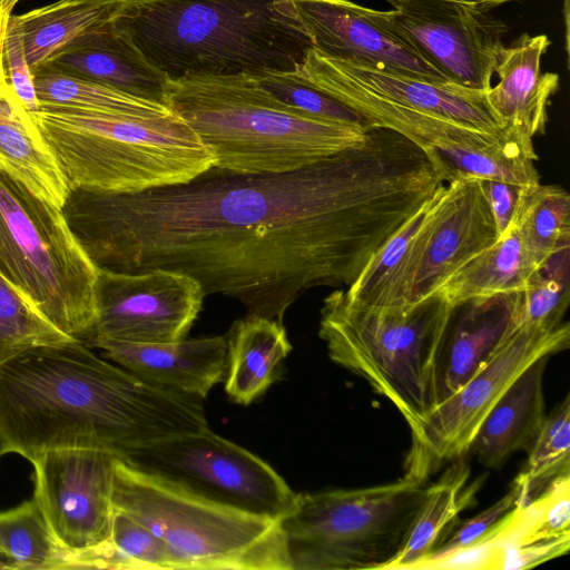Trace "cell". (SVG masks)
Masks as SVG:
<instances>
[{
  "label": "cell",
  "mask_w": 570,
  "mask_h": 570,
  "mask_svg": "<svg viewBox=\"0 0 570 570\" xmlns=\"http://www.w3.org/2000/svg\"><path fill=\"white\" fill-rule=\"evenodd\" d=\"M445 183L430 151L372 126L358 142L295 170L213 167L132 194L69 188L61 212L97 267L178 272L205 296L282 322L308 291L350 286Z\"/></svg>",
  "instance_id": "cell-1"
},
{
  "label": "cell",
  "mask_w": 570,
  "mask_h": 570,
  "mask_svg": "<svg viewBox=\"0 0 570 570\" xmlns=\"http://www.w3.org/2000/svg\"><path fill=\"white\" fill-rule=\"evenodd\" d=\"M208 426L199 399L153 385L81 340L40 345L0 367V448L31 461L50 449L118 456Z\"/></svg>",
  "instance_id": "cell-2"
},
{
  "label": "cell",
  "mask_w": 570,
  "mask_h": 570,
  "mask_svg": "<svg viewBox=\"0 0 570 570\" xmlns=\"http://www.w3.org/2000/svg\"><path fill=\"white\" fill-rule=\"evenodd\" d=\"M115 24L170 81L295 71L312 48L289 0H126Z\"/></svg>",
  "instance_id": "cell-3"
},
{
  "label": "cell",
  "mask_w": 570,
  "mask_h": 570,
  "mask_svg": "<svg viewBox=\"0 0 570 570\" xmlns=\"http://www.w3.org/2000/svg\"><path fill=\"white\" fill-rule=\"evenodd\" d=\"M166 105L212 150L215 168L236 174L302 168L358 142L370 128L305 115L245 75L170 81Z\"/></svg>",
  "instance_id": "cell-4"
},
{
  "label": "cell",
  "mask_w": 570,
  "mask_h": 570,
  "mask_svg": "<svg viewBox=\"0 0 570 570\" xmlns=\"http://www.w3.org/2000/svg\"><path fill=\"white\" fill-rule=\"evenodd\" d=\"M37 128L69 188L132 194L188 183L215 166L178 115L157 118L40 107Z\"/></svg>",
  "instance_id": "cell-5"
},
{
  "label": "cell",
  "mask_w": 570,
  "mask_h": 570,
  "mask_svg": "<svg viewBox=\"0 0 570 570\" xmlns=\"http://www.w3.org/2000/svg\"><path fill=\"white\" fill-rule=\"evenodd\" d=\"M453 308L438 295L407 306H370L333 291L318 335L330 358L391 401L411 433L436 407L434 363Z\"/></svg>",
  "instance_id": "cell-6"
},
{
  "label": "cell",
  "mask_w": 570,
  "mask_h": 570,
  "mask_svg": "<svg viewBox=\"0 0 570 570\" xmlns=\"http://www.w3.org/2000/svg\"><path fill=\"white\" fill-rule=\"evenodd\" d=\"M112 505L163 541L175 570H292L279 521L209 500L119 456Z\"/></svg>",
  "instance_id": "cell-7"
},
{
  "label": "cell",
  "mask_w": 570,
  "mask_h": 570,
  "mask_svg": "<svg viewBox=\"0 0 570 570\" xmlns=\"http://www.w3.org/2000/svg\"><path fill=\"white\" fill-rule=\"evenodd\" d=\"M424 481L296 493L281 521L292 570L387 569L422 508Z\"/></svg>",
  "instance_id": "cell-8"
},
{
  "label": "cell",
  "mask_w": 570,
  "mask_h": 570,
  "mask_svg": "<svg viewBox=\"0 0 570 570\" xmlns=\"http://www.w3.org/2000/svg\"><path fill=\"white\" fill-rule=\"evenodd\" d=\"M0 273L61 332L85 338L97 317V266L61 209L1 169Z\"/></svg>",
  "instance_id": "cell-9"
},
{
  "label": "cell",
  "mask_w": 570,
  "mask_h": 570,
  "mask_svg": "<svg viewBox=\"0 0 570 570\" xmlns=\"http://www.w3.org/2000/svg\"><path fill=\"white\" fill-rule=\"evenodd\" d=\"M119 458L209 500L277 521L294 507L296 493L272 465L209 425L128 450Z\"/></svg>",
  "instance_id": "cell-10"
},
{
  "label": "cell",
  "mask_w": 570,
  "mask_h": 570,
  "mask_svg": "<svg viewBox=\"0 0 570 570\" xmlns=\"http://www.w3.org/2000/svg\"><path fill=\"white\" fill-rule=\"evenodd\" d=\"M569 338L568 323L543 330L520 322L490 362L412 432L405 475L425 481L442 462L468 453L479 426L512 382L535 360L568 348Z\"/></svg>",
  "instance_id": "cell-11"
},
{
  "label": "cell",
  "mask_w": 570,
  "mask_h": 570,
  "mask_svg": "<svg viewBox=\"0 0 570 570\" xmlns=\"http://www.w3.org/2000/svg\"><path fill=\"white\" fill-rule=\"evenodd\" d=\"M498 237L479 179L461 177L446 183L429 204L379 307L423 302Z\"/></svg>",
  "instance_id": "cell-12"
},
{
  "label": "cell",
  "mask_w": 570,
  "mask_h": 570,
  "mask_svg": "<svg viewBox=\"0 0 570 570\" xmlns=\"http://www.w3.org/2000/svg\"><path fill=\"white\" fill-rule=\"evenodd\" d=\"M371 19L458 86L487 91L505 49L508 26L491 10L455 0H405Z\"/></svg>",
  "instance_id": "cell-13"
},
{
  "label": "cell",
  "mask_w": 570,
  "mask_h": 570,
  "mask_svg": "<svg viewBox=\"0 0 570 570\" xmlns=\"http://www.w3.org/2000/svg\"><path fill=\"white\" fill-rule=\"evenodd\" d=\"M295 72L355 112L381 107L429 114L489 134L505 130L487 100V91L353 65L313 48Z\"/></svg>",
  "instance_id": "cell-14"
},
{
  "label": "cell",
  "mask_w": 570,
  "mask_h": 570,
  "mask_svg": "<svg viewBox=\"0 0 570 570\" xmlns=\"http://www.w3.org/2000/svg\"><path fill=\"white\" fill-rule=\"evenodd\" d=\"M205 294L193 277L164 268L138 273L97 267V317L85 338L169 343L186 338Z\"/></svg>",
  "instance_id": "cell-15"
},
{
  "label": "cell",
  "mask_w": 570,
  "mask_h": 570,
  "mask_svg": "<svg viewBox=\"0 0 570 570\" xmlns=\"http://www.w3.org/2000/svg\"><path fill=\"white\" fill-rule=\"evenodd\" d=\"M114 452L92 448L47 450L33 465V499L61 544L87 550L111 531Z\"/></svg>",
  "instance_id": "cell-16"
},
{
  "label": "cell",
  "mask_w": 570,
  "mask_h": 570,
  "mask_svg": "<svg viewBox=\"0 0 570 570\" xmlns=\"http://www.w3.org/2000/svg\"><path fill=\"white\" fill-rule=\"evenodd\" d=\"M320 53L353 65L452 83L417 51L374 22L366 7L350 0H289Z\"/></svg>",
  "instance_id": "cell-17"
},
{
  "label": "cell",
  "mask_w": 570,
  "mask_h": 570,
  "mask_svg": "<svg viewBox=\"0 0 570 570\" xmlns=\"http://www.w3.org/2000/svg\"><path fill=\"white\" fill-rule=\"evenodd\" d=\"M519 323L518 293L453 308L435 356L436 406L490 362Z\"/></svg>",
  "instance_id": "cell-18"
},
{
  "label": "cell",
  "mask_w": 570,
  "mask_h": 570,
  "mask_svg": "<svg viewBox=\"0 0 570 570\" xmlns=\"http://www.w3.org/2000/svg\"><path fill=\"white\" fill-rule=\"evenodd\" d=\"M94 347L153 385L199 400L225 379L227 341L223 335L169 343L102 341Z\"/></svg>",
  "instance_id": "cell-19"
},
{
  "label": "cell",
  "mask_w": 570,
  "mask_h": 570,
  "mask_svg": "<svg viewBox=\"0 0 570 570\" xmlns=\"http://www.w3.org/2000/svg\"><path fill=\"white\" fill-rule=\"evenodd\" d=\"M551 45L546 35L522 33L505 46L494 72L499 82L487 90V100L503 128L528 146L544 132L550 98L559 76L541 72V58Z\"/></svg>",
  "instance_id": "cell-20"
},
{
  "label": "cell",
  "mask_w": 570,
  "mask_h": 570,
  "mask_svg": "<svg viewBox=\"0 0 570 570\" xmlns=\"http://www.w3.org/2000/svg\"><path fill=\"white\" fill-rule=\"evenodd\" d=\"M35 72L73 76L167 106L170 80L115 21L82 37Z\"/></svg>",
  "instance_id": "cell-21"
},
{
  "label": "cell",
  "mask_w": 570,
  "mask_h": 570,
  "mask_svg": "<svg viewBox=\"0 0 570 570\" xmlns=\"http://www.w3.org/2000/svg\"><path fill=\"white\" fill-rule=\"evenodd\" d=\"M549 356L531 363L505 390L479 426L468 452L499 469L517 451H529L546 420L543 375Z\"/></svg>",
  "instance_id": "cell-22"
},
{
  "label": "cell",
  "mask_w": 570,
  "mask_h": 570,
  "mask_svg": "<svg viewBox=\"0 0 570 570\" xmlns=\"http://www.w3.org/2000/svg\"><path fill=\"white\" fill-rule=\"evenodd\" d=\"M0 169L61 209L67 180L8 79L0 81Z\"/></svg>",
  "instance_id": "cell-23"
},
{
  "label": "cell",
  "mask_w": 570,
  "mask_h": 570,
  "mask_svg": "<svg viewBox=\"0 0 570 570\" xmlns=\"http://www.w3.org/2000/svg\"><path fill=\"white\" fill-rule=\"evenodd\" d=\"M226 341L224 390L235 403L248 405L278 379L292 344L282 322L248 314L233 323Z\"/></svg>",
  "instance_id": "cell-24"
},
{
  "label": "cell",
  "mask_w": 570,
  "mask_h": 570,
  "mask_svg": "<svg viewBox=\"0 0 570 570\" xmlns=\"http://www.w3.org/2000/svg\"><path fill=\"white\" fill-rule=\"evenodd\" d=\"M538 268L520 230L510 224L503 235L462 265L433 295L455 308L472 301L521 293Z\"/></svg>",
  "instance_id": "cell-25"
},
{
  "label": "cell",
  "mask_w": 570,
  "mask_h": 570,
  "mask_svg": "<svg viewBox=\"0 0 570 570\" xmlns=\"http://www.w3.org/2000/svg\"><path fill=\"white\" fill-rule=\"evenodd\" d=\"M126 0H58L12 16L33 72L88 33L114 22Z\"/></svg>",
  "instance_id": "cell-26"
},
{
  "label": "cell",
  "mask_w": 570,
  "mask_h": 570,
  "mask_svg": "<svg viewBox=\"0 0 570 570\" xmlns=\"http://www.w3.org/2000/svg\"><path fill=\"white\" fill-rule=\"evenodd\" d=\"M469 473L465 461L458 458L438 482L426 488L424 503L409 537L387 569L423 568L471 499L470 492H463Z\"/></svg>",
  "instance_id": "cell-27"
},
{
  "label": "cell",
  "mask_w": 570,
  "mask_h": 570,
  "mask_svg": "<svg viewBox=\"0 0 570 570\" xmlns=\"http://www.w3.org/2000/svg\"><path fill=\"white\" fill-rule=\"evenodd\" d=\"M71 550L59 542L35 499L0 511L4 569H68Z\"/></svg>",
  "instance_id": "cell-28"
},
{
  "label": "cell",
  "mask_w": 570,
  "mask_h": 570,
  "mask_svg": "<svg viewBox=\"0 0 570 570\" xmlns=\"http://www.w3.org/2000/svg\"><path fill=\"white\" fill-rule=\"evenodd\" d=\"M33 81L40 107L76 109L132 118H157L173 112L165 105L73 76L35 72Z\"/></svg>",
  "instance_id": "cell-29"
},
{
  "label": "cell",
  "mask_w": 570,
  "mask_h": 570,
  "mask_svg": "<svg viewBox=\"0 0 570 570\" xmlns=\"http://www.w3.org/2000/svg\"><path fill=\"white\" fill-rule=\"evenodd\" d=\"M540 267L554 253L570 246V196L557 185L520 187L511 220Z\"/></svg>",
  "instance_id": "cell-30"
},
{
  "label": "cell",
  "mask_w": 570,
  "mask_h": 570,
  "mask_svg": "<svg viewBox=\"0 0 570 570\" xmlns=\"http://www.w3.org/2000/svg\"><path fill=\"white\" fill-rule=\"evenodd\" d=\"M70 569L175 570L160 539L114 509L109 539L91 549L73 550Z\"/></svg>",
  "instance_id": "cell-31"
},
{
  "label": "cell",
  "mask_w": 570,
  "mask_h": 570,
  "mask_svg": "<svg viewBox=\"0 0 570 570\" xmlns=\"http://www.w3.org/2000/svg\"><path fill=\"white\" fill-rule=\"evenodd\" d=\"M569 472L570 397L567 394L553 412L546 416L537 439L528 451L525 466L518 475L524 488V505L559 480L570 476Z\"/></svg>",
  "instance_id": "cell-32"
},
{
  "label": "cell",
  "mask_w": 570,
  "mask_h": 570,
  "mask_svg": "<svg viewBox=\"0 0 570 570\" xmlns=\"http://www.w3.org/2000/svg\"><path fill=\"white\" fill-rule=\"evenodd\" d=\"M71 340L0 273V367L29 348Z\"/></svg>",
  "instance_id": "cell-33"
},
{
  "label": "cell",
  "mask_w": 570,
  "mask_h": 570,
  "mask_svg": "<svg viewBox=\"0 0 570 570\" xmlns=\"http://www.w3.org/2000/svg\"><path fill=\"white\" fill-rule=\"evenodd\" d=\"M570 246L554 253L518 293L519 321L543 330L562 325L569 304Z\"/></svg>",
  "instance_id": "cell-34"
},
{
  "label": "cell",
  "mask_w": 570,
  "mask_h": 570,
  "mask_svg": "<svg viewBox=\"0 0 570 570\" xmlns=\"http://www.w3.org/2000/svg\"><path fill=\"white\" fill-rule=\"evenodd\" d=\"M524 505V488L517 476L510 491L491 507L454 527L434 549L428 563L444 562L463 552L488 544L513 519L519 508Z\"/></svg>",
  "instance_id": "cell-35"
},
{
  "label": "cell",
  "mask_w": 570,
  "mask_h": 570,
  "mask_svg": "<svg viewBox=\"0 0 570 570\" xmlns=\"http://www.w3.org/2000/svg\"><path fill=\"white\" fill-rule=\"evenodd\" d=\"M255 78L275 99L305 115L333 122L371 127L358 114L315 88L295 71L272 72Z\"/></svg>",
  "instance_id": "cell-36"
},
{
  "label": "cell",
  "mask_w": 570,
  "mask_h": 570,
  "mask_svg": "<svg viewBox=\"0 0 570 570\" xmlns=\"http://www.w3.org/2000/svg\"><path fill=\"white\" fill-rule=\"evenodd\" d=\"M431 200L379 248L357 278L347 286L345 294L350 299L370 306L380 305L384 291L401 264Z\"/></svg>",
  "instance_id": "cell-37"
},
{
  "label": "cell",
  "mask_w": 570,
  "mask_h": 570,
  "mask_svg": "<svg viewBox=\"0 0 570 570\" xmlns=\"http://www.w3.org/2000/svg\"><path fill=\"white\" fill-rule=\"evenodd\" d=\"M3 62L9 83L35 120V116L40 110V104L35 88L33 73L26 56L22 35L12 17L4 40Z\"/></svg>",
  "instance_id": "cell-38"
},
{
  "label": "cell",
  "mask_w": 570,
  "mask_h": 570,
  "mask_svg": "<svg viewBox=\"0 0 570 570\" xmlns=\"http://www.w3.org/2000/svg\"><path fill=\"white\" fill-rule=\"evenodd\" d=\"M570 535L497 550L489 557L485 568L523 569L537 566L569 551Z\"/></svg>",
  "instance_id": "cell-39"
},
{
  "label": "cell",
  "mask_w": 570,
  "mask_h": 570,
  "mask_svg": "<svg viewBox=\"0 0 570 570\" xmlns=\"http://www.w3.org/2000/svg\"><path fill=\"white\" fill-rule=\"evenodd\" d=\"M479 183L492 210L498 235L501 236L511 224L522 186L490 179H479Z\"/></svg>",
  "instance_id": "cell-40"
},
{
  "label": "cell",
  "mask_w": 570,
  "mask_h": 570,
  "mask_svg": "<svg viewBox=\"0 0 570 570\" xmlns=\"http://www.w3.org/2000/svg\"><path fill=\"white\" fill-rule=\"evenodd\" d=\"M19 0H0V68L4 69L3 47L12 10Z\"/></svg>",
  "instance_id": "cell-41"
},
{
  "label": "cell",
  "mask_w": 570,
  "mask_h": 570,
  "mask_svg": "<svg viewBox=\"0 0 570 570\" xmlns=\"http://www.w3.org/2000/svg\"><path fill=\"white\" fill-rule=\"evenodd\" d=\"M384 1L389 2L393 7L396 3H400L405 0H384ZM455 1L476 4V6H480V7L491 10V9L499 7L501 4H504V3L518 2V1H523V0H455Z\"/></svg>",
  "instance_id": "cell-42"
},
{
  "label": "cell",
  "mask_w": 570,
  "mask_h": 570,
  "mask_svg": "<svg viewBox=\"0 0 570 570\" xmlns=\"http://www.w3.org/2000/svg\"><path fill=\"white\" fill-rule=\"evenodd\" d=\"M569 0H564V21H566V49L568 52V43H569Z\"/></svg>",
  "instance_id": "cell-43"
},
{
  "label": "cell",
  "mask_w": 570,
  "mask_h": 570,
  "mask_svg": "<svg viewBox=\"0 0 570 570\" xmlns=\"http://www.w3.org/2000/svg\"><path fill=\"white\" fill-rule=\"evenodd\" d=\"M7 73H6V69L3 68H0V81L2 80H7Z\"/></svg>",
  "instance_id": "cell-44"
},
{
  "label": "cell",
  "mask_w": 570,
  "mask_h": 570,
  "mask_svg": "<svg viewBox=\"0 0 570 570\" xmlns=\"http://www.w3.org/2000/svg\"><path fill=\"white\" fill-rule=\"evenodd\" d=\"M0 569H4V567H3L2 562H1V560H0Z\"/></svg>",
  "instance_id": "cell-45"
},
{
  "label": "cell",
  "mask_w": 570,
  "mask_h": 570,
  "mask_svg": "<svg viewBox=\"0 0 570 570\" xmlns=\"http://www.w3.org/2000/svg\"><path fill=\"white\" fill-rule=\"evenodd\" d=\"M2 455L1 448H0V456Z\"/></svg>",
  "instance_id": "cell-46"
}]
</instances>
